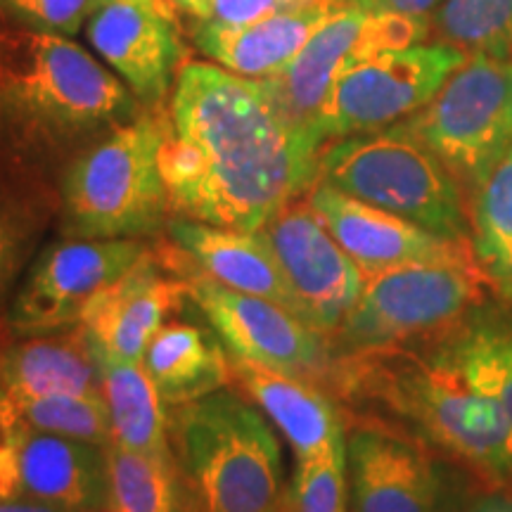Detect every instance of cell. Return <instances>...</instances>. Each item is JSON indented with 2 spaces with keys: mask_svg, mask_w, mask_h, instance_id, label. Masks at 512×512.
<instances>
[{
  "mask_svg": "<svg viewBox=\"0 0 512 512\" xmlns=\"http://www.w3.org/2000/svg\"><path fill=\"white\" fill-rule=\"evenodd\" d=\"M159 152L171 214L259 233L318 183L323 143L294 126L264 79L183 64Z\"/></svg>",
  "mask_w": 512,
  "mask_h": 512,
  "instance_id": "cell-1",
  "label": "cell"
},
{
  "mask_svg": "<svg viewBox=\"0 0 512 512\" xmlns=\"http://www.w3.org/2000/svg\"><path fill=\"white\" fill-rule=\"evenodd\" d=\"M143 112L72 38L22 22L0 34V150L24 159L83 152Z\"/></svg>",
  "mask_w": 512,
  "mask_h": 512,
  "instance_id": "cell-2",
  "label": "cell"
},
{
  "mask_svg": "<svg viewBox=\"0 0 512 512\" xmlns=\"http://www.w3.org/2000/svg\"><path fill=\"white\" fill-rule=\"evenodd\" d=\"M166 430L190 512H280L283 456L259 408L221 389L169 406Z\"/></svg>",
  "mask_w": 512,
  "mask_h": 512,
  "instance_id": "cell-3",
  "label": "cell"
},
{
  "mask_svg": "<svg viewBox=\"0 0 512 512\" xmlns=\"http://www.w3.org/2000/svg\"><path fill=\"white\" fill-rule=\"evenodd\" d=\"M164 124L138 114L79 152L62 178L64 238L143 240L169 226V195L159 164Z\"/></svg>",
  "mask_w": 512,
  "mask_h": 512,
  "instance_id": "cell-4",
  "label": "cell"
},
{
  "mask_svg": "<svg viewBox=\"0 0 512 512\" xmlns=\"http://www.w3.org/2000/svg\"><path fill=\"white\" fill-rule=\"evenodd\" d=\"M337 387L366 389L453 456L503 475L512 472L508 427L496 401L472 384L444 351L389 366L377 354L339 358Z\"/></svg>",
  "mask_w": 512,
  "mask_h": 512,
  "instance_id": "cell-5",
  "label": "cell"
},
{
  "mask_svg": "<svg viewBox=\"0 0 512 512\" xmlns=\"http://www.w3.org/2000/svg\"><path fill=\"white\" fill-rule=\"evenodd\" d=\"M318 181L472 247L460 183L434 152L399 128L330 140L320 152Z\"/></svg>",
  "mask_w": 512,
  "mask_h": 512,
  "instance_id": "cell-6",
  "label": "cell"
},
{
  "mask_svg": "<svg viewBox=\"0 0 512 512\" xmlns=\"http://www.w3.org/2000/svg\"><path fill=\"white\" fill-rule=\"evenodd\" d=\"M475 190L512 145V53L472 50L422 110L394 124Z\"/></svg>",
  "mask_w": 512,
  "mask_h": 512,
  "instance_id": "cell-7",
  "label": "cell"
},
{
  "mask_svg": "<svg viewBox=\"0 0 512 512\" xmlns=\"http://www.w3.org/2000/svg\"><path fill=\"white\" fill-rule=\"evenodd\" d=\"M482 299L472 259L420 261L366 275V285L342 320L332 349L339 358L382 354L463 323Z\"/></svg>",
  "mask_w": 512,
  "mask_h": 512,
  "instance_id": "cell-8",
  "label": "cell"
},
{
  "mask_svg": "<svg viewBox=\"0 0 512 512\" xmlns=\"http://www.w3.org/2000/svg\"><path fill=\"white\" fill-rule=\"evenodd\" d=\"M171 247L166 261L157 254L159 261L185 280L190 302L204 313L230 356L309 380L318 387L320 382L335 380L339 358L328 337L283 306L221 285L192 264L174 242Z\"/></svg>",
  "mask_w": 512,
  "mask_h": 512,
  "instance_id": "cell-9",
  "label": "cell"
},
{
  "mask_svg": "<svg viewBox=\"0 0 512 512\" xmlns=\"http://www.w3.org/2000/svg\"><path fill=\"white\" fill-rule=\"evenodd\" d=\"M465 60L467 50L444 41L368 57L330 88L316 119L318 138L328 145L399 124L422 110Z\"/></svg>",
  "mask_w": 512,
  "mask_h": 512,
  "instance_id": "cell-10",
  "label": "cell"
},
{
  "mask_svg": "<svg viewBox=\"0 0 512 512\" xmlns=\"http://www.w3.org/2000/svg\"><path fill=\"white\" fill-rule=\"evenodd\" d=\"M425 34L427 24L420 17L377 15L349 5L337 10L313 34L283 72L264 81L285 117L318 138L320 107L339 76L384 50L415 46Z\"/></svg>",
  "mask_w": 512,
  "mask_h": 512,
  "instance_id": "cell-11",
  "label": "cell"
},
{
  "mask_svg": "<svg viewBox=\"0 0 512 512\" xmlns=\"http://www.w3.org/2000/svg\"><path fill=\"white\" fill-rule=\"evenodd\" d=\"M143 240L64 238L29 268L10 304L8 323L19 337L53 335L81 323L93 297L147 254Z\"/></svg>",
  "mask_w": 512,
  "mask_h": 512,
  "instance_id": "cell-12",
  "label": "cell"
},
{
  "mask_svg": "<svg viewBox=\"0 0 512 512\" xmlns=\"http://www.w3.org/2000/svg\"><path fill=\"white\" fill-rule=\"evenodd\" d=\"M259 235L283 268L299 318L332 339L356 304L366 275L302 197L280 209Z\"/></svg>",
  "mask_w": 512,
  "mask_h": 512,
  "instance_id": "cell-13",
  "label": "cell"
},
{
  "mask_svg": "<svg viewBox=\"0 0 512 512\" xmlns=\"http://www.w3.org/2000/svg\"><path fill=\"white\" fill-rule=\"evenodd\" d=\"M86 34L140 105L162 110L185 55L176 17L133 3H105L88 19Z\"/></svg>",
  "mask_w": 512,
  "mask_h": 512,
  "instance_id": "cell-14",
  "label": "cell"
},
{
  "mask_svg": "<svg viewBox=\"0 0 512 512\" xmlns=\"http://www.w3.org/2000/svg\"><path fill=\"white\" fill-rule=\"evenodd\" d=\"M306 200L363 275L420 261L470 259V245L439 238L392 211L356 200L323 181L313 185Z\"/></svg>",
  "mask_w": 512,
  "mask_h": 512,
  "instance_id": "cell-15",
  "label": "cell"
},
{
  "mask_svg": "<svg viewBox=\"0 0 512 512\" xmlns=\"http://www.w3.org/2000/svg\"><path fill=\"white\" fill-rule=\"evenodd\" d=\"M351 512H444V482L413 441L358 427L347 441Z\"/></svg>",
  "mask_w": 512,
  "mask_h": 512,
  "instance_id": "cell-16",
  "label": "cell"
},
{
  "mask_svg": "<svg viewBox=\"0 0 512 512\" xmlns=\"http://www.w3.org/2000/svg\"><path fill=\"white\" fill-rule=\"evenodd\" d=\"M185 299V280L147 249L138 264L91 299L79 325L100 347L143 363L152 337L183 309Z\"/></svg>",
  "mask_w": 512,
  "mask_h": 512,
  "instance_id": "cell-17",
  "label": "cell"
},
{
  "mask_svg": "<svg viewBox=\"0 0 512 512\" xmlns=\"http://www.w3.org/2000/svg\"><path fill=\"white\" fill-rule=\"evenodd\" d=\"M64 512L110 508L105 446L27 430L19 446V494Z\"/></svg>",
  "mask_w": 512,
  "mask_h": 512,
  "instance_id": "cell-18",
  "label": "cell"
},
{
  "mask_svg": "<svg viewBox=\"0 0 512 512\" xmlns=\"http://www.w3.org/2000/svg\"><path fill=\"white\" fill-rule=\"evenodd\" d=\"M166 235L200 271L221 285L283 306L299 318L290 285L268 242L259 233L171 219Z\"/></svg>",
  "mask_w": 512,
  "mask_h": 512,
  "instance_id": "cell-19",
  "label": "cell"
},
{
  "mask_svg": "<svg viewBox=\"0 0 512 512\" xmlns=\"http://www.w3.org/2000/svg\"><path fill=\"white\" fill-rule=\"evenodd\" d=\"M230 370L256 408L290 441L297 460L316 458L347 444L342 415L323 387L238 356H230Z\"/></svg>",
  "mask_w": 512,
  "mask_h": 512,
  "instance_id": "cell-20",
  "label": "cell"
},
{
  "mask_svg": "<svg viewBox=\"0 0 512 512\" xmlns=\"http://www.w3.org/2000/svg\"><path fill=\"white\" fill-rule=\"evenodd\" d=\"M337 10L332 5L280 12L252 24L197 22L192 29L197 48L228 72L247 79H271L302 53L313 34Z\"/></svg>",
  "mask_w": 512,
  "mask_h": 512,
  "instance_id": "cell-21",
  "label": "cell"
},
{
  "mask_svg": "<svg viewBox=\"0 0 512 512\" xmlns=\"http://www.w3.org/2000/svg\"><path fill=\"white\" fill-rule=\"evenodd\" d=\"M0 384L17 401L102 394L98 361L81 325L5 347L0 351Z\"/></svg>",
  "mask_w": 512,
  "mask_h": 512,
  "instance_id": "cell-22",
  "label": "cell"
},
{
  "mask_svg": "<svg viewBox=\"0 0 512 512\" xmlns=\"http://www.w3.org/2000/svg\"><path fill=\"white\" fill-rule=\"evenodd\" d=\"M143 366L162 396L164 406L204 399L233 382L230 356L214 328L174 320L152 337Z\"/></svg>",
  "mask_w": 512,
  "mask_h": 512,
  "instance_id": "cell-23",
  "label": "cell"
},
{
  "mask_svg": "<svg viewBox=\"0 0 512 512\" xmlns=\"http://www.w3.org/2000/svg\"><path fill=\"white\" fill-rule=\"evenodd\" d=\"M91 347L100 368L102 399L110 411L114 444L169 456L166 408L143 363L112 354L93 339Z\"/></svg>",
  "mask_w": 512,
  "mask_h": 512,
  "instance_id": "cell-24",
  "label": "cell"
},
{
  "mask_svg": "<svg viewBox=\"0 0 512 512\" xmlns=\"http://www.w3.org/2000/svg\"><path fill=\"white\" fill-rule=\"evenodd\" d=\"M472 254L486 280L512 302V145L472 195Z\"/></svg>",
  "mask_w": 512,
  "mask_h": 512,
  "instance_id": "cell-25",
  "label": "cell"
},
{
  "mask_svg": "<svg viewBox=\"0 0 512 512\" xmlns=\"http://www.w3.org/2000/svg\"><path fill=\"white\" fill-rule=\"evenodd\" d=\"M441 351L451 358L479 392L496 401L508 427V453L512 463V325L472 323L458 328Z\"/></svg>",
  "mask_w": 512,
  "mask_h": 512,
  "instance_id": "cell-26",
  "label": "cell"
},
{
  "mask_svg": "<svg viewBox=\"0 0 512 512\" xmlns=\"http://www.w3.org/2000/svg\"><path fill=\"white\" fill-rule=\"evenodd\" d=\"M110 508L117 512H181V479L174 453L136 451L119 444L105 446Z\"/></svg>",
  "mask_w": 512,
  "mask_h": 512,
  "instance_id": "cell-27",
  "label": "cell"
},
{
  "mask_svg": "<svg viewBox=\"0 0 512 512\" xmlns=\"http://www.w3.org/2000/svg\"><path fill=\"white\" fill-rule=\"evenodd\" d=\"M29 430L55 437L110 446L114 441L110 411L102 394L91 396H50V399L17 401Z\"/></svg>",
  "mask_w": 512,
  "mask_h": 512,
  "instance_id": "cell-28",
  "label": "cell"
},
{
  "mask_svg": "<svg viewBox=\"0 0 512 512\" xmlns=\"http://www.w3.org/2000/svg\"><path fill=\"white\" fill-rule=\"evenodd\" d=\"M437 29L444 43L463 50L512 53V0H444Z\"/></svg>",
  "mask_w": 512,
  "mask_h": 512,
  "instance_id": "cell-29",
  "label": "cell"
},
{
  "mask_svg": "<svg viewBox=\"0 0 512 512\" xmlns=\"http://www.w3.org/2000/svg\"><path fill=\"white\" fill-rule=\"evenodd\" d=\"M280 512H351L347 444L316 458L297 460Z\"/></svg>",
  "mask_w": 512,
  "mask_h": 512,
  "instance_id": "cell-30",
  "label": "cell"
},
{
  "mask_svg": "<svg viewBox=\"0 0 512 512\" xmlns=\"http://www.w3.org/2000/svg\"><path fill=\"white\" fill-rule=\"evenodd\" d=\"M38 238V221L29 204L0 185V309L27 266Z\"/></svg>",
  "mask_w": 512,
  "mask_h": 512,
  "instance_id": "cell-31",
  "label": "cell"
},
{
  "mask_svg": "<svg viewBox=\"0 0 512 512\" xmlns=\"http://www.w3.org/2000/svg\"><path fill=\"white\" fill-rule=\"evenodd\" d=\"M10 15L27 27L72 38L100 8L98 0H3Z\"/></svg>",
  "mask_w": 512,
  "mask_h": 512,
  "instance_id": "cell-32",
  "label": "cell"
},
{
  "mask_svg": "<svg viewBox=\"0 0 512 512\" xmlns=\"http://www.w3.org/2000/svg\"><path fill=\"white\" fill-rule=\"evenodd\" d=\"M349 8L347 0H211V19L219 24H252L259 19L280 15V12L306 8Z\"/></svg>",
  "mask_w": 512,
  "mask_h": 512,
  "instance_id": "cell-33",
  "label": "cell"
},
{
  "mask_svg": "<svg viewBox=\"0 0 512 512\" xmlns=\"http://www.w3.org/2000/svg\"><path fill=\"white\" fill-rule=\"evenodd\" d=\"M27 430L29 427L22 418L17 399L0 384V448L19 453V446H22Z\"/></svg>",
  "mask_w": 512,
  "mask_h": 512,
  "instance_id": "cell-34",
  "label": "cell"
},
{
  "mask_svg": "<svg viewBox=\"0 0 512 512\" xmlns=\"http://www.w3.org/2000/svg\"><path fill=\"white\" fill-rule=\"evenodd\" d=\"M444 0H347V5L377 15H399V17H420L425 19Z\"/></svg>",
  "mask_w": 512,
  "mask_h": 512,
  "instance_id": "cell-35",
  "label": "cell"
},
{
  "mask_svg": "<svg viewBox=\"0 0 512 512\" xmlns=\"http://www.w3.org/2000/svg\"><path fill=\"white\" fill-rule=\"evenodd\" d=\"M19 494V453L0 448V501Z\"/></svg>",
  "mask_w": 512,
  "mask_h": 512,
  "instance_id": "cell-36",
  "label": "cell"
},
{
  "mask_svg": "<svg viewBox=\"0 0 512 512\" xmlns=\"http://www.w3.org/2000/svg\"><path fill=\"white\" fill-rule=\"evenodd\" d=\"M0 512H64L60 508H53V505L31 501V498L17 496L8 498V501H0Z\"/></svg>",
  "mask_w": 512,
  "mask_h": 512,
  "instance_id": "cell-37",
  "label": "cell"
},
{
  "mask_svg": "<svg viewBox=\"0 0 512 512\" xmlns=\"http://www.w3.org/2000/svg\"><path fill=\"white\" fill-rule=\"evenodd\" d=\"M171 8L185 12L195 22H207L211 19V0H169Z\"/></svg>",
  "mask_w": 512,
  "mask_h": 512,
  "instance_id": "cell-38",
  "label": "cell"
},
{
  "mask_svg": "<svg viewBox=\"0 0 512 512\" xmlns=\"http://www.w3.org/2000/svg\"><path fill=\"white\" fill-rule=\"evenodd\" d=\"M467 512H512V498H505L498 494L484 496L472 503L470 508H467Z\"/></svg>",
  "mask_w": 512,
  "mask_h": 512,
  "instance_id": "cell-39",
  "label": "cell"
},
{
  "mask_svg": "<svg viewBox=\"0 0 512 512\" xmlns=\"http://www.w3.org/2000/svg\"><path fill=\"white\" fill-rule=\"evenodd\" d=\"M98 3L100 5H105V3H133V5H143V8L164 12V15L174 17V10H171L169 0H98Z\"/></svg>",
  "mask_w": 512,
  "mask_h": 512,
  "instance_id": "cell-40",
  "label": "cell"
},
{
  "mask_svg": "<svg viewBox=\"0 0 512 512\" xmlns=\"http://www.w3.org/2000/svg\"><path fill=\"white\" fill-rule=\"evenodd\" d=\"M17 22L19 19L12 17L10 10L3 5V0H0V34H5V31H8L12 24H17Z\"/></svg>",
  "mask_w": 512,
  "mask_h": 512,
  "instance_id": "cell-41",
  "label": "cell"
},
{
  "mask_svg": "<svg viewBox=\"0 0 512 512\" xmlns=\"http://www.w3.org/2000/svg\"><path fill=\"white\" fill-rule=\"evenodd\" d=\"M100 512H117V510H112V508H105V510H100Z\"/></svg>",
  "mask_w": 512,
  "mask_h": 512,
  "instance_id": "cell-42",
  "label": "cell"
}]
</instances>
